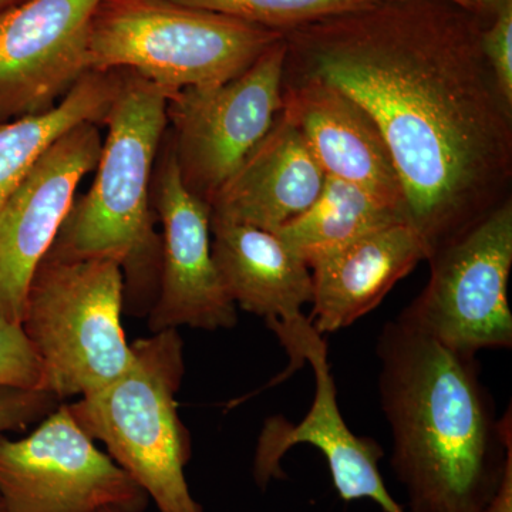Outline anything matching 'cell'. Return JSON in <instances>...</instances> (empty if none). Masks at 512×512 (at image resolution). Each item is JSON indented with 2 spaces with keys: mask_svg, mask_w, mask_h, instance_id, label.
Returning a JSON list of instances; mask_svg holds the SVG:
<instances>
[{
  "mask_svg": "<svg viewBox=\"0 0 512 512\" xmlns=\"http://www.w3.org/2000/svg\"><path fill=\"white\" fill-rule=\"evenodd\" d=\"M471 15L382 0L284 33L286 74L338 87L376 121L429 258L511 198L512 107Z\"/></svg>",
  "mask_w": 512,
  "mask_h": 512,
  "instance_id": "1",
  "label": "cell"
},
{
  "mask_svg": "<svg viewBox=\"0 0 512 512\" xmlns=\"http://www.w3.org/2000/svg\"><path fill=\"white\" fill-rule=\"evenodd\" d=\"M377 392L409 512H483L512 457V412L498 419L477 355L399 318L380 329Z\"/></svg>",
  "mask_w": 512,
  "mask_h": 512,
  "instance_id": "2",
  "label": "cell"
},
{
  "mask_svg": "<svg viewBox=\"0 0 512 512\" xmlns=\"http://www.w3.org/2000/svg\"><path fill=\"white\" fill-rule=\"evenodd\" d=\"M123 80L107 126L96 178L74 200L46 258L109 259L123 272L124 312L147 318L157 301L163 241L151 200L154 168L167 133L170 94L121 70Z\"/></svg>",
  "mask_w": 512,
  "mask_h": 512,
  "instance_id": "3",
  "label": "cell"
},
{
  "mask_svg": "<svg viewBox=\"0 0 512 512\" xmlns=\"http://www.w3.org/2000/svg\"><path fill=\"white\" fill-rule=\"evenodd\" d=\"M130 366L114 382L67 404L74 420L157 505L158 512H204L192 497L185 467L190 431L178 413L185 376L178 329L131 343Z\"/></svg>",
  "mask_w": 512,
  "mask_h": 512,
  "instance_id": "4",
  "label": "cell"
},
{
  "mask_svg": "<svg viewBox=\"0 0 512 512\" xmlns=\"http://www.w3.org/2000/svg\"><path fill=\"white\" fill-rule=\"evenodd\" d=\"M282 37L171 0H103L90 28L86 72L130 70L171 97L235 79Z\"/></svg>",
  "mask_w": 512,
  "mask_h": 512,
  "instance_id": "5",
  "label": "cell"
},
{
  "mask_svg": "<svg viewBox=\"0 0 512 512\" xmlns=\"http://www.w3.org/2000/svg\"><path fill=\"white\" fill-rule=\"evenodd\" d=\"M123 272L109 259L45 258L30 282L22 325L60 402L103 389L126 372Z\"/></svg>",
  "mask_w": 512,
  "mask_h": 512,
  "instance_id": "6",
  "label": "cell"
},
{
  "mask_svg": "<svg viewBox=\"0 0 512 512\" xmlns=\"http://www.w3.org/2000/svg\"><path fill=\"white\" fill-rule=\"evenodd\" d=\"M427 261L429 282L397 318L458 352L511 349V198Z\"/></svg>",
  "mask_w": 512,
  "mask_h": 512,
  "instance_id": "7",
  "label": "cell"
},
{
  "mask_svg": "<svg viewBox=\"0 0 512 512\" xmlns=\"http://www.w3.org/2000/svg\"><path fill=\"white\" fill-rule=\"evenodd\" d=\"M285 36L235 79L168 99L170 141L185 187L210 207L284 109Z\"/></svg>",
  "mask_w": 512,
  "mask_h": 512,
  "instance_id": "8",
  "label": "cell"
},
{
  "mask_svg": "<svg viewBox=\"0 0 512 512\" xmlns=\"http://www.w3.org/2000/svg\"><path fill=\"white\" fill-rule=\"evenodd\" d=\"M8 512H143L148 495L60 404L22 439L0 436Z\"/></svg>",
  "mask_w": 512,
  "mask_h": 512,
  "instance_id": "9",
  "label": "cell"
},
{
  "mask_svg": "<svg viewBox=\"0 0 512 512\" xmlns=\"http://www.w3.org/2000/svg\"><path fill=\"white\" fill-rule=\"evenodd\" d=\"M286 353L291 357V366L271 386L291 376L302 363H309L315 375V396L311 409L299 423H289L279 416L265 421L252 468L255 484L266 490L272 481L284 480L281 463L285 454L298 444H309L325 457L342 500L367 498L384 512H409L394 500L384 483L379 468L383 448L369 437L357 436L343 419L338 389L330 372L328 345L311 320L302 326Z\"/></svg>",
  "mask_w": 512,
  "mask_h": 512,
  "instance_id": "10",
  "label": "cell"
},
{
  "mask_svg": "<svg viewBox=\"0 0 512 512\" xmlns=\"http://www.w3.org/2000/svg\"><path fill=\"white\" fill-rule=\"evenodd\" d=\"M154 168L151 200L163 227L160 286L147 316L151 333L168 329L228 330L238 323L212 258L211 210L183 183L170 138Z\"/></svg>",
  "mask_w": 512,
  "mask_h": 512,
  "instance_id": "11",
  "label": "cell"
},
{
  "mask_svg": "<svg viewBox=\"0 0 512 512\" xmlns=\"http://www.w3.org/2000/svg\"><path fill=\"white\" fill-rule=\"evenodd\" d=\"M99 124L63 134L36 161L0 211V315L22 322L30 282L72 210L77 188L99 161Z\"/></svg>",
  "mask_w": 512,
  "mask_h": 512,
  "instance_id": "12",
  "label": "cell"
},
{
  "mask_svg": "<svg viewBox=\"0 0 512 512\" xmlns=\"http://www.w3.org/2000/svg\"><path fill=\"white\" fill-rule=\"evenodd\" d=\"M103 0H23L0 12V123L52 109L86 74Z\"/></svg>",
  "mask_w": 512,
  "mask_h": 512,
  "instance_id": "13",
  "label": "cell"
},
{
  "mask_svg": "<svg viewBox=\"0 0 512 512\" xmlns=\"http://www.w3.org/2000/svg\"><path fill=\"white\" fill-rule=\"evenodd\" d=\"M284 110L329 177L375 195L406 218V195L382 131L365 107L316 77L284 74Z\"/></svg>",
  "mask_w": 512,
  "mask_h": 512,
  "instance_id": "14",
  "label": "cell"
},
{
  "mask_svg": "<svg viewBox=\"0 0 512 512\" xmlns=\"http://www.w3.org/2000/svg\"><path fill=\"white\" fill-rule=\"evenodd\" d=\"M326 174L284 109L210 202L211 218L276 232L318 200Z\"/></svg>",
  "mask_w": 512,
  "mask_h": 512,
  "instance_id": "15",
  "label": "cell"
},
{
  "mask_svg": "<svg viewBox=\"0 0 512 512\" xmlns=\"http://www.w3.org/2000/svg\"><path fill=\"white\" fill-rule=\"evenodd\" d=\"M211 248L231 301L264 318L279 343L308 322L311 269L275 232L211 218Z\"/></svg>",
  "mask_w": 512,
  "mask_h": 512,
  "instance_id": "16",
  "label": "cell"
},
{
  "mask_svg": "<svg viewBox=\"0 0 512 512\" xmlns=\"http://www.w3.org/2000/svg\"><path fill=\"white\" fill-rule=\"evenodd\" d=\"M429 252L407 222L387 225L309 262L313 328L320 335L349 328L375 311L397 282Z\"/></svg>",
  "mask_w": 512,
  "mask_h": 512,
  "instance_id": "17",
  "label": "cell"
},
{
  "mask_svg": "<svg viewBox=\"0 0 512 512\" xmlns=\"http://www.w3.org/2000/svg\"><path fill=\"white\" fill-rule=\"evenodd\" d=\"M121 80V70L87 72L52 109L0 123V211L63 134L83 123L103 124Z\"/></svg>",
  "mask_w": 512,
  "mask_h": 512,
  "instance_id": "18",
  "label": "cell"
},
{
  "mask_svg": "<svg viewBox=\"0 0 512 512\" xmlns=\"http://www.w3.org/2000/svg\"><path fill=\"white\" fill-rule=\"evenodd\" d=\"M397 222L407 221L375 195L326 175L323 190L312 207L275 234L309 265L319 256Z\"/></svg>",
  "mask_w": 512,
  "mask_h": 512,
  "instance_id": "19",
  "label": "cell"
},
{
  "mask_svg": "<svg viewBox=\"0 0 512 512\" xmlns=\"http://www.w3.org/2000/svg\"><path fill=\"white\" fill-rule=\"evenodd\" d=\"M188 8L220 13L286 33L318 20L377 5L382 0H171Z\"/></svg>",
  "mask_w": 512,
  "mask_h": 512,
  "instance_id": "20",
  "label": "cell"
},
{
  "mask_svg": "<svg viewBox=\"0 0 512 512\" xmlns=\"http://www.w3.org/2000/svg\"><path fill=\"white\" fill-rule=\"evenodd\" d=\"M42 360L22 322L0 315V389L46 392Z\"/></svg>",
  "mask_w": 512,
  "mask_h": 512,
  "instance_id": "21",
  "label": "cell"
},
{
  "mask_svg": "<svg viewBox=\"0 0 512 512\" xmlns=\"http://www.w3.org/2000/svg\"><path fill=\"white\" fill-rule=\"evenodd\" d=\"M481 47L498 92L512 107V0L495 9L493 23L481 32Z\"/></svg>",
  "mask_w": 512,
  "mask_h": 512,
  "instance_id": "22",
  "label": "cell"
},
{
  "mask_svg": "<svg viewBox=\"0 0 512 512\" xmlns=\"http://www.w3.org/2000/svg\"><path fill=\"white\" fill-rule=\"evenodd\" d=\"M62 403L52 393L0 389V436L28 429L55 412Z\"/></svg>",
  "mask_w": 512,
  "mask_h": 512,
  "instance_id": "23",
  "label": "cell"
},
{
  "mask_svg": "<svg viewBox=\"0 0 512 512\" xmlns=\"http://www.w3.org/2000/svg\"><path fill=\"white\" fill-rule=\"evenodd\" d=\"M483 512H512V457L508 460L497 493L491 498Z\"/></svg>",
  "mask_w": 512,
  "mask_h": 512,
  "instance_id": "24",
  "label": "cell"
},
{
  "mask_svg": "<svg viewBox=\"0 0 512 512\" xmlns=\"http://www.w3.org/2000/svg\"><path fill=\"white\" fill-rule=\"evenodd\" d=\"M446 2L471 13L484 12V10H487L484 5V0H446Z\"/></svg>",
  "mask_w": 512,
  "mask_h": 512,
  "instance_id": "25",
  "label": "cell"
},
{
  "mask_svg": "<svg viewBox=\"0 0 512 512\" xmlns=\"http://www.w3.org/2000/svg\"><path fill=\"white\" fill-rule=\"evenodd\" d=\"M18 5V0H0V12Z\"/></svg>",
  "mask_w": 512,
  "mask_h": 512,
  "instance_id": "26",
  "label": "cell"
},
{
  "mask_svg": "<svg viewBox=\"0 0 512 512\" xmlns=\"http://www.w3.org/2000/svg\"><path fill=\"white\" fill-rule=\"evenodd\" d=\"M503 2H504V0H484V5H485V8H487V9L495 10Z\"/></svg>",
  "mask_w": 512,
  "mask_h": 512,
  "instance_id": "27",
  "label": "cell"
},
{
  "mask_svg": "<svg viewBox=\"0 0 512 512\" xmlns=\"http://www.w3.org/2000/svg\"><path fill=\"white\" fill-rule=\"evenodd\" d=\"M0 512H8L6 511L5 503H3L2 497H0Z\"/></svg>",
  "mask_w": 512,
  "mask_h": 512,
  "instance_id": "28",
  "label": "cell"
},
{
  "mask_svg": "<svg viewBox=\"0 0 512 512\" xmlns=\"http://www.w3.org/2000/svg\"><path fill=\"white\" fill-rule=\"evenodd\" d=\"M101 512H120V511H116V510H104V511H101Z\"/></svg>",
  "mask_w": 512,
  "mask_h": 512,
  "instance_id": "29",
  "label": "cell"
}]
</instances>
